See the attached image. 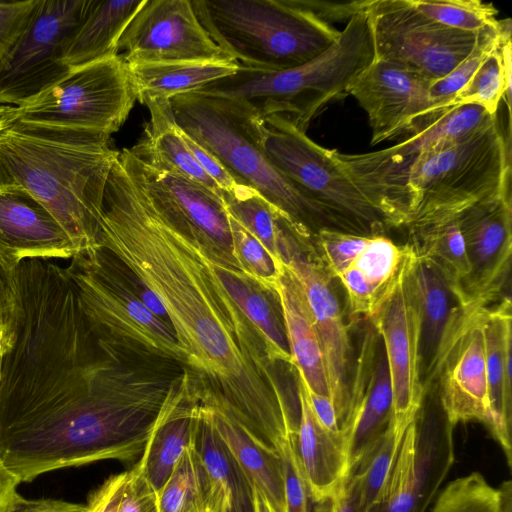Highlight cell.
<instances>
[{
    "mask_svg": "<svg viewBox=\"0 0 512 512\" xmlns=\"http://www.w3.org/2000/svg\"><path fill=\"white\" fill-rule=\"evenodd\" d=\"M99 246L118 258L162 304L202 405L219 410L277 452L299 426L288 392L258 331L225 286L217 263L149 200L119 152L109 173Z\"/></svg>",
    "mask_w": 512,
    "mask_h": 512,
    "instance_id": "1",
    "label": "cell"
},
{
    "mask_svg": "<svg viewBox=\"0 0 512 512\" xmlns=\"http://www.w3.org/2000/svg\"><path fill=\"white\" fill-rule=\"evenodd\" d=\"M180 364L106 353L77 399L0 420V459L21 482L101 460L135 465L157 426L190 397Z\"/></svg>",
    "mask_w": 512,
    "mask_h": 512,
    "instance_id": "2",
    "label": "cell"
},
{
    "mask_svg": "<svg viewBox=\"0 0 512 512\" xmlns=\"http://www.w3.org/2000/svg\"><path fill=\"white\" fill-rule=\"evenodd\" d=\"M109 140L99 133L15 121L0 132V187L28 191L79 253L98 248L104 190L119 155Z\"/></svg>",
    "mask_w": 512,
    "mask_h": 512,
    "instance_id": "3",
    "label": "cell"
},
{
    "mask_svg": "<svg viewBox=\"0 0 512 512\" xmlns=\"http://www.w3.org/2000/svg\"><path fill=\"white\" fill-rule=\"evenodd\" d=\"M343 170L380 210L390 228L406 227L419 216L463 211L479 200L510 191V133L506 134L497 116L409 161Z\"/></svg>",
    "mask_w": 512,
    "mask_h": 512,
    "instance_id": "4",
    "label": "cell"
},
{
    "mask_svg": "<svg viewBox=\"0 0 512 512\" xmlns=\"http://www.w3.org/2000/svg\"><path fill=\"white\" fill-rule=\"evenodd\" d=\"M373 59L365 11L346 23L332 46L303 65L276 72L239 66L235 74L195 92L231 100L258 117L284 116L307 131L329 103L348 95L350 84Z\"/></svg>",
    "mask_w": 512,
    "mask_h": 512,
    "instance_id": "5",
    "label": "cell"
},
{
    "mask_svg": "<svg viewBox=\"0 0 512 512\" xmlns=\"http://www.w3.org/2000/svg\"><path fill=\"white\" fill-rule=\"evenodd\" d=\"M213 41L240 67L276 72L303 65L340 36L296 0H193Z\"/></svg>",
    "mask_w": 512,
    "mask_h": 512,
    "instance_id": "6",
    "label": "cell"
},
{
    "mask_svg": "<svg viewBox=\"0 0 512 512\" xmlns=\"http://www.w3.org/2000/svg\"><path fill=\"white\" fill-rule=\"evenodd\" d=\"M170 102L180 129L213 153L238 185L257 191L307 233L314 235L322 229L344 231L321 205L270 162L234 102L198 92L177 95Z\"/></svg>",
    "mask_w": 512,
    "mask_h": 512,
    "instance_id": "7",
    "label": "cell"
},
{
    "mask_svg": "<svg viewBox=\"0 0 512 512\" xmlns=\"http://www.w3.org/2000/svg\"><path fill=\"white\" fill-rule=\"evenodd\" d=\"M66 270L80 308L99 343L123 358L169 360L186 356L166 321L135 294L122 263L104 247L80 252Z\"/></svg>",
    "mask_w": 512,
    "mask_h": 512,
    "instance_id": "8",
    "label": "cell"
},
{
    "mask_svg": "<svg viewBox=\"0 0 512 512\" xmlns=\"http://www.w3.org/2000/svg\"><path fill=\"white\" fill-rule=\"evenodd\" d=\"M236 105L270 162L321 205L345 232L375 236L390 229L384 215L340 166L335 150L320 146L284 116L258 117Z\"/></svg>",
    "mask_w": 512,
    "mask_h": 512,
    "instance_id": "9",
    "label": "cell"
},
{
    "mask_svg": "<svg viewBox=\"0 0 512 512\" xmlns=\"http://www.w3.org/2000/svg\"><path fill=\"white\" fill-rule=\"evenodd\" d=\"M137 100L120 54L72 69L34 100L18 107L16 121L111 136Z\"/></svg>",
    "mask_w": 512,
    "mask_h": 512,
    "instance_id": "10",
    "label": "cell"
},
{
    "mask_svg": "<svg viewBox=\"0 0 512 512\" xmlns=\"http://www.w3.org/2000/svg\"><path fill=\"white\" fill-rule=\"evenodd\" d=\"M454 428L432 385L404 432L387 480L369 512H426L453 466Z\"/></svg>",
    "mask_w": 512,
    "mask_h": 512,
    "instance_id": "11",
    "label": "cell"
},
{
    "mask_svg": "<svg viewBox=\"0 0 512 512\" xmlns=\"http://www.w3.org/2000/svg\"><path fill=\"white\" fill-rule=\"evenodd\" d=\"M366 14L374 59L429 81L449 74L474 49L478 33L447 27L419 12L410 0H371Z\"/></svg>",
    "mask_w": 512,
    "mask_h": 512,
    "instance_id": "12",
    "label": "cell"
},
{
    "mask_svg": "<svg viewBox=\"0 0 512 512\" xmlns=\"http://www.w3.org/2000/svg\"><path fill=\"white\" fill-rule=\"evenodd\" d=\"M90 0H40L25 32L0 61V105L22 107L71 70L64 54Z\"/></svg>",
    "mask_w": 512,
    "mask_h": 512,
    "instance_id": "13",
    "label": "cell"
},
{
    "mask_svg": "<svg viewBox=\"0 0 512 512\" xmlns=\"http://www.w3.org/2000/svg\"><path fill=\"white\" fill-rule=\"evenodd\" d=\"M284 264L296 276L313 314L323 352L327 385L339 428L346 416L352 375V345L340 301L312 239L285 224Z\"/></svg>",
    "mask_w": 512,
    "mask_h": 512,
    "instance_id": "14",
    "label": "cell"
},
{
    "mask_svg": "<svg viewBox=\"0 0 512 512\" xmlns=\"http://www.w3.org/2000/svg\"><path fill=\"white\" fill-rule=\"evenodd\" d=\"M410 256L408 247L394 284L368 318L384 344L393 394L391 423L401 432H405L414 420L425 395L420 359V315L409 276Z\"/></svg>",
    "mask_w": 512,
    "mask_h": 512,
    "instance_id": "15",
    "label": "cell"
},
{
    "mask_svg": "<svg viewBox=\"0 0 512 512\" xmlns=\"http://www.w3.org/2000/svg\"><path fill=\"white\" fill-rule=\"evenodd\" d=\"M127 151L133 170L154 207L199 242L213 261L244 272L236 257L221 193L179 174L149 166L137 159L130 149Z\"/></svg>",
    "mask_w": 512,
    "mask_h": 512,
    "instance_id": "16",
    "label": "cell"
},
{
    "mask_svg": "<svg viewBox=\"0 0 512 512\" xmlns=\"http://www.w3.org/2000/svg\"><path fill=\"white\" fill-rule=\"evenodd\" d=\"M127 64L234 61L213 41L191 0H146L118 43Z\"/></svg>",
    "mask_w": 512,
    "mask_h": 512,
    "instance_id": "17",
    "label": "cell"
},
{
    "mask_svg": "<svg viewBox=\"0 0 512 512\" xmlns=\"http://www.w3.org/2000/svg\"><path fill=\"white\" fill-rule=\"evenodd\" d=\"M431 82L377 59L353 80L348 95L354 97L367 114L372 131L371 146L398 141L452 108L432 98Z\"/></svg>",
    "mask_w": 512,
    "mask_h": 512,
    "instance_id": "18",
    "label": "cell"
},
{
    "mask_svg": "<svg viewBox=\"0 0 512 512\" xmlns=\"http://www.w3.org/2000/svg\"><path fill=\"white\" fill-rule=\"evenodd\" d=\"M470 272L464 296L470 305L487 306L509 287L512 255L511 190L479 200L460 215Z\"/></svg>",
    "mask_w": 512,
    "mask_h": 512,
    "instance_id": "19",
    "label": "cell"
},
{
    "mask_svg": "<svg viewBox=\"0 0 512 512\" xmlns=\"http://www.w3.org/2000/svg\"><path fill=\"white\" fill-rule=\"evenodd\" d=\"M366 320L352 369L348 408L340 426L346 443L348 476L392 420L393 394L384 344Z\"/></svg>",
    "mask_w": 512,
    "mask_h": 512,
    "instance_id": "20",
    "label": "cell"
},
{
    "mask_svg": "<svg viewBox=\"0 0 512 512\" xmlns=\"http://www.w3.org/2000/svg\"><path fill=\"white\" fill-rule=\"evenodd\" d=\"M487 306L476 305L445 354L434 386L449 420L459 423L489 420L484 318Z\"/></svg>",
    "mask_w": 512,
    "mask_h": 512,
    "instance_id": "21",
    "label": "cell"
},
{
    "mask_svg": "<svg viewBox=\"0 0 512 512\" xmlns=\"http://www.w3.org/2000/svg\"><path fill=\"white\" fill-rule=\"evenodd\" d=\"M409 276L420 315L421 374L426 393L434 384L445 354L476 305L466 303L435 262L416 256L412 251Z\"/></svg>",
    "mask_w": 512,
    "mask_h": 512,
    "instance_id": "22",
    "label": "cell"
},
{
    "mask_svg": "<svg viewBox=\"0 0 512 512\" xmlns=\"http://www.w3.org/2000/svg\"><path fill=\"white\" fill-rule=\"evenodd\" d=\"M78 250L48 210L18 186L0 187V266L10 274L29 259L72 258Z\"/></svg>",
    "mask_w": 512,
    "mask_h": 512,
    "instance_id": "23",
    "label": "cell"
},
{
    "mask_svg": "<svg viewBox=\"0 0 512 512\" xmlns=\"http://www.w3.org/2000/svg\"><path fill=\"white\" fill-rule=\"evenodd\" d=\"M510 296L487 307L484 318L486 372L489 393V420L493 439L512 467V324Z\"/></svg>",
    "mask_w": 512,
    "mask_h": 512,
    "instance_id": "24",
    "label": "cell"
},
{
    "mask_svg": "<svg viewBox=\"0 0 512 512\" xmlns=\"http://www.w3.org/2000/svg\"><path fill=\"white\" fill-rule=\"evenodd\" d=\"M497 116L489 114L477 104L457 105L419 126L390 147L360 154H343L335 150V157L347 169L380 168L406 162L485 126Z\"/></svg>",
    "mask_w": 512,
    "mask_h": 512,
    "instance_id": "25",
    "label": "cell"
},
{
    "mask_svg": "<svg viewBox=\"0 0 512 512\" xmlns=\"http://www.w3.org/2000/svg\"><path fill=\"white\" fill-rule=\"evenodd\" d=\"M295 377L300 404L295 447L312 501L317 503L334 494L348 478L346 443L342 434L332 433L319 423L296 370Z\"/></svg>",
    "mask_w": 512,
    "mask_h": 512,
    "instance_id": "26",
    "label": "cell"
},
{
    "mask_svg": "<svg viewBox=\"0 0 512 512\" xmlns=\"http://www.w3.org/2000/svg\"><path fill=\"white\" fill-rule=\"evenodd\" d=\"M384 235L369 236L366 245L336 278L342 284L350 314L368 319L394 284L407 254Z\"/></svg>",
    "mask_w": 512,
    "mask_h": 512,
    "instance_id": "27",
    "label": "cell"
},
{
    "mask_svg": "<svg viewBox=\"0 0 512 512\" xmlns=\"http://www.w3.org/2000/svg\"><path fill=\"white\" fill-rule=\"evenodd\" d=\"M276 292L294 369L311 392L330 397L315 320L300 282L286 265Z\"/></svg>",
    "mask_w": 512,
    "mask_h": 512,
    "instance_id": "28",
    "label": "cell"
},
{
    "mask_svg": "<svg viewBox=\"0 0 512 512\" xmlns=\"http://www.w3.org/2000/svg\"><path fill=\"white\" fill-rule=\"evenodd\" d=\"M150 121L141 139L129 148L141 162L154 168L179 174L214 192L221 190L202 170L176 123L170 100H148L144 103Z\"/></svg>",
    "mask_w": 512,
    "mask_h": 512,
    "instance_id": "29",
    "label": "cell"
},
{
    "mask_svg": "<svg viewBox=\"0 0 512 512\" xmlns=\"http://www.w3.org/2000/svg\"><path fill=\"white\" fill-rule=\"evenodd\" d=\"M193 445L207 471L209 512H255L254 489L198 405Z\"/></svg>",
    "mask_w": 512,
    "mask_h": 512,
    "instance_id": "30",
    "label": "cell"
},
{
    "mask_svg": "<svg viewBox=\"0 0 512 512\" xmlns=\"http://www.w3.org/2000/svg\"><path fill=\"white\" fill-rule=\"evenodd\" d=\"M145 2L90 0L64 54V63L72 70L117 55L121 35Z\"/></svg>",
    "mask_w": 512,
    "mask_h": 512,
    "instance_id": "31",
    "label": "cell"
},
{
    "mask_svg": "<svg viewBox=\"0 0 512 512\" xmlns=\"http://www.w3.org/2000/svg\"><path fill=\"white\" fill-rule=\"evenodd\" d=\"M199 405L251 485L265 496L275 512H284V475L279 453L259 445L219 410Z\"/></svg>",
    "mask_w": 512,
    "mask_h": 512,
    "instance_id": "32",
    "label": "cell"
},
{
    "mask_svg": "<svg viewBox=\"0 0 512 512\" xmlns=\"http://www.w3.org/2000/svg\"><path fill=\"white\" fill-rule=\"evenodd\" d=\"M137 100H170L235 74V61L127 64Z\"/></svg>",
    "mask_w": 512,
    "mask_h": 512,
    "instance_id": "33",
    "label": "cell"
},
{
    "mask_svg": "<svg viewBox=\"0 0 512 512\" xmlns=\"http://www.w3.org/2000/svg\"><path fill=\"white\" fill-rule=\"evenodd\" d=\"M217 266L228 291L262 338L269 360L293 367L277 292L262 288L238 269Z\"/></svg>",
    "mask_w": 512,
    "mask_h": 512,
    "instance_id": "34",
    "label": "cell"
},
{
    "mask_svg": "<svg viewBox=\"0 0 512 512\" xmlns=\"http://www.w3.org/2000/svg\"><path fill=\"white\" fill-rule=\"evenodd\" d=\"M198 405L196 397L179 404L154 430L137 461L156 492L165 484L192 444Z\"/></svg>",
    "mask_w": 512,
    "mask_h": 512,
    "instance_id": "35",
    "label": "cell"
},
{
    "mask_svg": "<svg viewBox=\"0 0 512 512\" xmlns=\"http://www.w3.org/2000/svg\"><path fill=\"white\" fill-rule=\"evenodd\" d=\"M221 196L228 214L256 237L277 263L284 264V232L279 211L247 186L240 185L233 191H221Z\"/></svg>",
    "mask_w": 512,
    "mask_h": 512,
    "instance_id": "36",
    "label": "cell"
},
{
    "mask_svg": "<svg viewBox=\"0 0 512 512\" xmlns=\"http://www.w3.org/2000/svg\"><path fill=\"white\" fill-rule=\"evenodd\" d=\"M157 499L159 512H209V478L193 441L157 492Z\"/></svg>",
    "mask_w": 512,
    "mask_h": 512,
    "instance_id": "37",
    "label": "cell"
},
{
    "mask_svg": "<svg viewBox=\"0 0 512 512\" xmlns=\"http://www.w3.org/2000/svg\"><path fill=\"white\" fill-rule=\"evenodd\" d=\"M430 512H512V485L492 486L473 472L449 482L437 495Z\"/></svg>",
    "mask_w": 512,
    "mask_h": 512,
    "instance_id": "38",
    "label": "cell"
},
{
    "mask_svg": "<svg viewBox=\"0 0 512 512\" xmlns=\"http://www.w3.org/2000/svg\"><path fill=\"white\" fill-rule=\"evenodd\" d=\"M511 40L494 49L480 64L467 85L456 95V105L477 104L498 114L504 100L510 113Z\"/></svg>",
    "mask_w": 512,
    "mask_h": 512,
    "instance_id": "39",
    "label": "cell"
},
{
    "mask_svg": "<svg viewBox=\"0 0 512 512\" xmlns=\"http://www.w3.org/2000/svg\"><path fill=\"white\" fill-rule=\"evenodd\" d=\"M404 432L388 426L381 438L364 455L346 484L359 512H369L376 502L399 450Z\"/></svg>",
    "mask_w": 512,
    "mask_h": 512,
    "instance_id": "40",
    "label": "cell"
},
{
    "mask_svg": "<svg viewBox=\"0 0 512 512\" xmlns=\"http://www.w3.org/2000/svg\"><path fill=\"white\" fill-rule=\"evenodd\" d=\"M508 40H511L510 19L499 20L497 25L478 32L472 52L449 74L430 83L432 98L451 107L457 106L456 95L467 85L483 60Z\"/></svg>",
    "mask_w": 512,
    "mask_h": 512,
    "instance_id": "41",
    "label": "cell"
},
{
    "mask_svg": "<svg viewBox=\"0 0 512 512\" xmlns=\"http://www.w3.org/2000/svg\"><path fill=\"white\" fill-rule=\"evenodd\" d=\"M428 18L447 27L478 33L498 24V11L492 3L480 0H410Z\"/></svg>",
    "mask_w": 512,
    "mask_h": 512,
    "instance_id": "42",
    "label": "cell"
},
{
    "mask_svg": "<svg viewBox=\"0 0 512 512\" xmlns=\"http://www.w3.org/2000/svg\"><path fill=\"white\" fill-rule=\"evenodd\" d=\"M228 213V212H227ZM237 260L262 288L276 292L285 264L277 263L262 243L228 214Z\"/></svg>",
    "mask_w": 512,
    "mask_h": 512,
    "instance_id": "43",
    "label": "cell"
},
{
    "mask_svg": "<svg viewBox=\"0 0 512 512\" xmlns=\"http://www.w3.org/2000/svg\"><path fill=\"white\" fill-rule=\"evenodd\" d=\"M284 475V512H310V490L300 466L295 436L289 437L278 451Z\"/></svg>",
    "mask_w": 512,
    "mask_h": 512,
    "instance_id": "44",
    "label": "cell"
},
{
    "mask_svg": "<svg viewBox=\"0 0 512 512\" xmlns=\"http://www.w3.org/2000/svg\"><path fill=\"white\" fill-rule=\"evenodd\" d=\"M40 0L0 1V61L30 24Z\"/></svg>",
    "mask_w": 512,
    "mask_h": 512,
    "instance_id": "45",
    "label": "cell"
},
{
    "mask_svg": "<svg viewBox=\"0 0 512 512\" xmlns=\"http://www.w3.org/2000/svg\"><path fill=\"white\" fill-rule=\"evenodd\" d=\"M118 512H159L157 492L137 463L127 471Z\"/></svg>",
    "mask_w": 512,
    "mask_h": 512,
    "instance_id": "46",
    "label": "cell"
},
{
    "mask_svg": "<svg viewBox=\"0 0 512 512\" xmlns=\"http://www.w3.org/2000/svg\"><path fill=\"white\" fill-rule=\"evenodd\" d=\"M181 132L184 141L199 166L213 180L221 191H233L240 186L213 153L182 130Z\"/></svg>",
    "mask_w": 512,
    "mask_h": 512,
    "instance_id": "47",
    "label": "cell"
},
{
    "mask_svg": "<svg viewBox=\"0 0 512 512\" xmlns=\"http://www.w3.org/2000/svg\"><path fill=\"white\" fill-rule=\"evenodd\" d=\"M371 0L333 2L322 0H296L306 10L321 20L331 22L349 21L353 16L365 12Z\"/></svg>",
    "mask_w": 512,
    "mask_h": 512,
    "instance_id": "48",
    "label": "cell"
},
{
    "mask_svg": "<svg viewBox=\"0 0 512 512\" xmlns=\"http://www.w3.org/2000/svg\"><path fill=\"white\" fill-rule=\"evenodd\" d=\"M126 480L127 471L108 477L89 494L85 512H118Z\"/></svg>",
    "mask_w": 512,
    "mask_h": 512,
    "instance_id": "49",
    "label": "cell"
},
{
    "mask_svg": "<svg viewBox=\"0 0 512 512\" xmlns=\"http://www.w3.org/2000/svg\"><path fill=\"white\" fill-rule=\"evenodd\" d=\"M20 478L0 459V512H15L24 502L18 492Z\"/></svg>",
    "mask_w": 512,
    "mask_h": 512,
    "instance_id": "50",
    "label": "cell"
},
{
    "mask_svg": "<svg viewBox=\"0 0 512 512\" xmlns=\"http://www.w3.org/2000/svg\"><path fill=\"white\" fill-rule=\"evenodd\" d=\"M305 388L309 404L319 423L332 433L342 434L339 428L336 411L330 397L311 392L306 384Z\"/></svg>",
    "mask_w": 512,
    "mask_h": 512,
    "instance_id": "51",
    "label": "cell"
},
{
    "mask_svg": "<svg viewBox=\"0 0 512 512\" xmlns=\"http://www.w3.org/2000/svg\"><path fill=\"white\" fill-rule=\"evenodd\" d=\"M16 300L14 273L5 272L0 266V330L9 325Z\"/></svg>",
    "mask_w": 512,
    "mask_h": 512,
    "instance_id": "52",
    "label": "cell"
},
{
    "mask_svg": "<svg viewBox=\"0 0 512 512\" xmlns=\"http://www.w3.org/2000/svg\"><path fill=\"white\" fill-rule=\"evenodd\" d=\"M316 512H359L346 480L334 494L316 503Z\"/></svg>",
    "mask_w": 512,
    "mask_h": 512,
    "instance_id": "53",
    "label": "cell"
},
{
    "mask_svg": "<svg viewBox=\"0 0 512 512\" xmlns=\"http://www.w3.org/2000/svg\"><path fill=\"white\" fill-rule=\"evenodd\" d=\"M15 512H85V506L50 498L26 499Z\"/></svg>",
    "mask_w": 512,
    "mask_h": 512,
    "instance_id": "54",
    "label": "cell"
},
{
    "mask_svg": "<svg viewBox=\"0 0 512 512\" xmlns=\"http://www.w3.org/2000/svg\"><path fill=\"white\" fill-rule=\"evenodd\" d=\"M18 118V107L0 105V132L9 128Z\"/></svg>",
    "mask_w": 512,
    "mask_h": 512,
    "instance_id": "55",
    "label": "cell"
},
{
    "mask_svg": "<svg viewBox=\"0 0 512 512\" xmlns=\"http://www.w3.org/2000/svg\"><path fill=\"white\" fill-rule=\"evenodd\" d=\"M13 337V330L10 325H7L0 330V370L3 357L12 346Z\"/></svg>",
    "mask_w": 512,
    "mask_h": 512,
    "instance_id": "56",
    "label": "cell"
},
{
    "mask_svg": "<svg viewBox=\"0 0 512 512\" xmlns=\"http://www.w3.org/2000/svg\"><path fill=\"white\" fill-rule=\"evenodd\" d=\"M253 489L255 512H275L274 508L271 506L270 502L265 498V496L254 487Z\"/></svg>",
    "mask_w": 512,
    "mask_h": 512,
    "instance_id": "57",
    "label": "cell"
}]
</instances>
